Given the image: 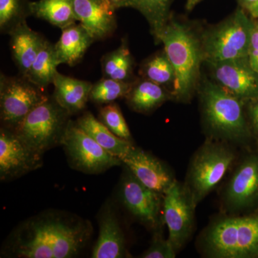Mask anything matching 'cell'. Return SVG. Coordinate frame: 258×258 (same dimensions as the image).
<instances>
[{"mask_svg":"<svg viewBox=\"0 0 258 258\" xmlns=\"http://www.w3.org/2000/svg\"><path fill=\"white\" fill-rule=\"evenodd\" d=\"M205 258H258V209L242 215L219 212L195 242Z\"/></svg>","mask_w":258,"mask_h":258,"instance_id":"cell-1","label":"cell"},{"mask_svg":"<svg viewBox=\"0 0 258 258\" xmlns=\"http://www.w3.org/2000/svg\"><path fill=\"white\" fill-rule=\"evenodd\" d=\"M200 102L206 139L232 144L240 150L256 147L246 113L247 102L210 81L201 88Z\"/></svg>","mask_w":258,"mask_h":258,"instance_id":"cell-2","label":"cell"},{"mask_svg":"<svg viewBox=\"0 0 258 258\" xmlns=\"http://www.w3.org/2000/svg\"><path fill=\"white\" fill-rule=\"evenodd\" d=\"M175 74L173 99L189 101L198 87L200 67L205 60L202 40L191 29L179 22L168 21L158 37Z\"/></svg>","mask_w":258,"mask_h":258,"instance_id":"cell-3","label":"cell"},{"mask_svg":"<svg viewBox=\"0 0 258 258\" xmlns=\"http://www.w3.org/2000/svg\"><path fill=\"white\" fill-rule=\"evenodd\" d=\"M240 152L232 144L208 139L195 151L183 182L197 207L221 184Z\"/></svg>","mask_w":258,"mask_h":258,"instance_id":"cell-4","label":"cell"},{"mask_svg":"<svg viewBox=\"0 0 258 258\" xmlns=\"http://www.w3.org/2000/svg\"><path fill=\"white\" fill-rule=\"evenodd\" d=\"M219 212L242 215L258 209V147L241 150L219 190Z\"/></svg>","mask_w":258,"mask_h":258,"instance_id":"cell-5","label":"cell"},{"mask_svg":"<svg viewBox=\"0 0 258 258\" xmlns=\"http://www.w3.org/2000/svg\"><path fill=\"white\" fill-rule=\"evenodd\" d=\"M69 115L54 98H48L11 130L30 149L42 155L61 144Z\"/></svg>","mask_w":258,"mask_h":258,"instance_id":"cell-6","label":"cell"},{"mask_svg":"<svg viewBox=\"0 0 258 258\" xmlns=\"http://www.w3.org/2000/svg\"><path fill=\"white\" fill-rule=\"evenodd\" d=\"M252 20L237 9L202 38L205 60L210 64L247 57Z\"/></svg>","mask_w":258,"mask_h":258,"instance_id":"cell-7","label":"cell"},{"mask_svg":"<svg viewBox=\"0 0 258 258\" xmlns=\"http://www.w3.org/2000/svg\"><path fill=\"white\" fill-rule=\"evenodd\" d=\"M90 228L83 222H69L48 216L32 220L21 234L48 244L53 250L54 257L68 258L79 254L90 237Z\"/></svg>","mask_w":258,"mask_h":258,"instance_id":"cell-8","label":"cell"},{"mask_svg":"<svg viewBox=\"0 0 258 258\" xmlns=\"http://www.w3.org/2000/svg\"><path fill=\"white\" fill-rule=\"evenodd\" d=\"M61 145L63 146L73 167L87 174H99L123 164L119 158L112 155L91 138L77 122L71 120Z\"/></svg>","mask_w":258,"mask_h":258,"instance_id":"cell-9","label":"cell"},{"mask_svg":"<svg viewBox=\"0 0 258 258\" xmlns=\"http://www.w3.org/2000/svg\"><path fill=\"white\" fill-rule=\"evenodd\" d=\"M197 206L183 181L176 180L164 195V220L169 240L179 253L191 240L196 229Z\"/></svg>","mask_w":258,"mask_h":258,"instance_id":"cell-10","label":"cell"},{"mask_svg":"<svg viewBox=\"0 0 258 258\" xmlns=\"http://www.w3.org/2000/svg\"><path fill=\"white\" fill-rule=\"evenodd\" d=\"M120 184V198L127 211L153 233L162 232L164 195L142 184L126 168Z\"/></svg>","mask_w":258,"mask_h":258,"instance_id":"cell-11","label":"cell"},{"mask_svg":"<svg viewBox=\"0 0 258 258\" xmlns=\"http://www.w3.org/2000/svg\"><path fill=\"white\" fill-rule=\"evenodd\" d=\"M24 76L0 77L1 120L13 129L32 109L49 98Z\"/></svg>","mask_w":258,"mask_h":258,"instance_id":"cell-12","label":"cell"},{"mask_svg":"<svg viewBox=\"0 0 258 258\" xmlns=\"http://www.w3.org/2000/svg\"><path fill=\"white\" fill-rule=\"evenodd\" d=\"M42 155L24 143L11 129L0 131V178L14 179L42 166Z\"/></svg>","mask_w":258,"mask_h":258,"instance_id":"cell-13","label":"cell"},{"mask_svg":"<svg viewBox=\"0 0 258 258\" xmlns=\"http://www.w3.org/2000/svg\"><path fill=\"white\" fill-rule=\"evenodd\" d=\"M210 64L217 84L226 91L245 102L258 99V73L248 57Z\"/></svg>","mask_w":258,"mask_h":258,"instance_id":"cell-14","label":"cell"},{"mask_svg":"<svg viewBox=\"0 0 258 258\" xmlns=\"http://www.w3.org/2000/svg\"><path fill=\"white\" fill-rule=\"evenodd\" d=\"M120 160L142 184L162 195L177 180L169 166L140 148L134 147Z\"/></svg>","mask_w":258,"mask_h":258,"instance_id":"cell-15","label":"cell"},{"mask_svg":"<svg viewBox=\"0 0 258 258\" xmlns=\"http://www.w3.org/2000/svg\"><path fill=\"white\" fill-rule=\"evenodd\" d=\"M78 22L94 40L111 36L116 28L115 8L111 0H74Z\"/></svg>","mask_w":258,"mask_h":258,"instance_id":"cell-16","label":"cell"},{"mask_svg":"<svg viewBox=\"0 0 258 258\" xmlns=\"http://www.w3.org/2000/svg\"><path fill=\"white\" fill-rule=\"evenodd\" d=\"M93 258L128 257L124 235L116 217L107 210L100 220L99 235L93 248Z\"/></svg>","mask_w":258,"mask_h":258,"instance_id":"cell-17","label":"cell"},{"mask_svg":"<svg viewBox=\"0 0 258 258\" xmlns=\"http://www.w3.org/2000/svg\"><path fill=\"white\" fill-rule=\"evenodd\" d=\"M8 35L10 36V47L15 62L20 75L25 76L46 40L32 30L27 22L18 25Z\"/></svg>","mask_w":258,"mask_h":258,"instance_id":"cell-18","label":"cell"},{"mask_svg":"<svg viewBox=\"0 0 258 258\" xmlns=\"http://www.w3.org/2000/svg\"><path fill=\"white\" fill-rule=\"evenodd\" d=\"M52 84L54 99L70 114H74L86 108L92 89V83L57 72Z\"/></svg>","mask_w":258,"mask_h":258,"instance_id":"cell-19","label":"cell"},{"mask_svg":"<svg viewBox=\"0 0 258 258\" xmlns=\"http://www.w3.org/2000/svg\"><path fill=\"white\" fill-rule=\"evenodd\" d=\"M94 41L86 29L76 23L62 29V34L54 47L60 64L74 66L81 61Z\"/></svg>","mask_w":258,"mask_h":258,"instance_id":"cell-20","label":"cell"},{"mask_svg":"<svg viewBox=\"0 0 258 258\" xmlns=\"http://www.w3.org/2000/svg\"><path fill=\"white\" fill-rule=\"evenodd\" d=\"M77 123L101 147L120 159L135 147L133 142H128L115 135L101 120L97 119L89 112L80 117Z\"/></svg>","mask_w":258,"mask_h":258,"instance_id":"cell-21","label":"cell"},{"mask_svg":"<svg viewBox=\"0 0 258 258\" xmlns=\"http://www.w3.org/2000/svg\"><path fill=\"white\" fill-rule=\"evenodd\" d=\"M125 98L128 106L134 111L148 113L173 99V96L164 86L143 79L134 83Z\"/></svg>","mask_w":258,"mask_h":258,"instance_id":"cell-22","label":"cell"},{"mask_svg":"<svg viewBox=\"0 0 258 258\" xmlns=\"http://www.w3.org/2000/svg\"><path fill=\"white\" fill-rule=\"evenodd\" d=\"M30 15L61 30L78 21L74 0H38L30 3Z\"/></svg>","mask_w":258,"mask_h":258,"instance_id":"cell-23","label":"cell"},{"mask_svg":"<svg viewBox=\"0 0 258 258\" xmlns=\"http://www.w3.org/2000/svg\"><path fill=\"white\" fill-rule=\"evenodd\" d=\"M59 64H61L56 55L54 45L46 40L24 77L37 87L43 89L52 84Z\"/></svg>","mask_w":258,"mask_h":258,"instance_id":"cell-24","label":"cell"},{"mask_svg":"<svg viewBox=\"0 0 258 258\" xmlns=\"http://www.w3.org/2000/svg\"><path fill=\"white\" fill-rule=\"evenodd\" d=\"M101 62L103 78L132 82L130 79L133 73V57L124 41L118 48L105 54Z\"/></svg>","mask_w":258,"mask_h":258,"instance_id":"cell-25","label":"cell"},{"mask_svg":"<svg viewBox=\"0 0 258 258\" xmlns=\"http://www.w3.org/2000/svg\"><path fill=\"white\" fill-rule=\"evenodd\" d=\"M169 3L170 0H130V8L138 10L145 17L157 41L169 21Z\"/></svg>","mask_w":258,"mask_h":258,"instance_id":"cell-26","label":"cell"},{"mask_svg":"<svg viewBox=\"0 0 258 258\" xmlns=\"http://www.w3.org/2000/svg\"><path fill=\"white\" fill-rule=\"evenodd\" d=\"M134 82H125L103 78L95 84L90 93L89 100L98 104H108L117 99L125 98Z\"/></svg>","mask_w":258,"mask_h":258,"instance_id":"cell-27","label":"cell"},{"mask_svg":"<svg viewBox=\"0 0 258 258\" xmlns=\"http://www.w3.org/2000/svg\"><path fill=\"white\" fill-rule=\"evenodd\" d=\"M143 79L166 86L174 83L175 79L174 69L165 52L153 55L142 66L140 70Z\"/></svg>","mask_w":258,"mask_h":258,"instance_id":"cell-28","label":"cell"},{"mask_svg":"<svg viewBox=\"0 0 258 258\" xmlns=\"http://www.w3.org/2000/svg\"><path fill=\"white\" fill-rule=\"evenodd\" d=\"M28 0H0V30L9 34L30 15Z\"/></svg>","mask_w":258,"mask_h":258,"instance_id":"cell-29","label":"cell"},{"mask_svg":"<svg viewBox=\"0 0 258 258\" xmlns=\"http://www.w3.org/2000/svg\"><path fill=\"white\" fill-rule=\"evenodd\" d=\"M99 120L117 137L133 142L124 117L119 106L114 102L102 107L99 112Z\"/></svg>","mask_w":258,"mask_h":258,"instance_id":"cell-30","label":"cell"},{"mask_svg":"<svg viewBox=\"0 0 258 258\" xmlns=\"http://www.w3.org/2000/svg\"><path fill=\"white\" fill-rule=\"evenodd\" d=\"M176 251L169 239H164L162 232L153 234L150 246L141 254L142 258H175Z\"/></svg>","mask_w":258,"mask_h":258,"instance_id":"cell-31","label":"cell"},{"mask_svg":"<svg viewBox=\"0 0 258 258\" xmlns=\"http://www.w3.org/2000/svg\"><path fill=\"white\" fill-rule=\"evenodd\" d=\"M247 57L251 67L258 73V19L252 20V30Z\"/></svg>","mask_w":258,"mask_h":258,"instance_id":"cell-32","label":"cell"},{"mask_svg":"<svg viewBox=\"0 0 258 258\" xmlns=\"http://www.w3.org/2000/svg\"><path fill=\"white\" fill-rule=\"evenodd\" d=\"M246 113L254 143L258 147V99L246 103Z\"/></svg>","mask_w":258,"mask_h":258,"instance_id":"cell-33","label":"cell"},{"mask_svg":"<svg viewBox=\"0 0 258 258\" xmlns=\"http://www.w3.org/2000/svg\"><path fill=\"white\" fill-rule=\"evenodd\" d=\"M115 9H119L122 8H130V0H111Z\"/></svg>","mask_w":258,"mask_h":258,"instance_id":"cell-34","label":"cell"},{"mask_svg":"<svg viewBox=\"0 0 258 258\" xmlns=\"http://www.w3.org/2000/svg\"><path fill=\"white\" fill-rule=\"evenodd\" d=\"M239 3L243 9L247 10V11L253 7L256 3H258V0H238Z\"/></svg>","mask_w":258,"mask_h":258,"instance_id":"cell-35","label":"cell"},{"mask_svg":"<svg viewBox=\"0 0 258 258\" xmlns=\"http://www.w3.org/2000/svg\"><path fill=\"white\" fill-rule=\"evenodd\" d=\"M201 1L202 0H187L186 5V10H193L196 7V5L199 4Z\"/></svg>","mask_w":258,"mask_h":258,"instance_id":"cell-36","label":"cell"},{"mask_svg":"<svg viewBox=\"0 0 258 258\" xmlns=\"http://www.w3.org/2000/svg\"><path fill=\"white\" fill-rule=\"evenodd\" d=\"M249 14L254 19H258V3H256L253 7L248 10Z\"/></svg>","mask_w":258,"mask_h":258,"instance_id":"cell-37","label":"cell"}]
</instances>
